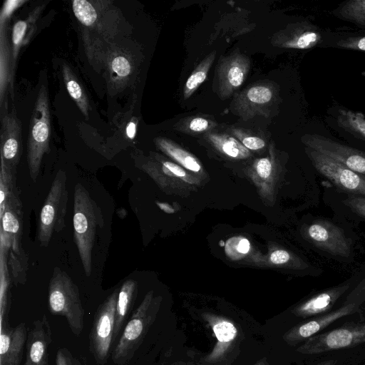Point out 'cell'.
Instances as JSON below:
<instances>
[{
  "instance_id": "obj_1",
  "label": "cell",
  "mask_w": 365,
  "mask_h": 365,
  "mask_svg": "<svg viewBox=\"0 0 365 365\" xmlns=\"http://www.w3.org/2000/svg\"><path fill=\"white\" fill-rule=\"evenodd\" d=\"M73 239L84 272L88 277L92 269V250L97 230L104 225L102 210L84 186L74 188Z\"/></svg>"
},
{
  "instance_id": "obj_29",
  "label": "cell",
  "mask_w": 365,
  "mask_h": 365,
  "mask_svg": "<svg viewBox=\"0 0 365 365\" xmlns=\"http://www.w3.org/2000/svg\"><path fill=\"white\" fill-rule=\"evenodd\" d=\"M333 13L341 19L365 26V0L346 1Z\"/></svg>"
},
{
  "instance_id": "obj_40",
  "label": "cell",
  "mask_w": 365,
  "mask_h": 365,
  "mask_svg": "<svg viewBox=\"0 0 365 365\" xmlns=\"http://www.w3.org/2000/svg\"><path fill=\"white\" fill-rule=\"evenodd\" d=\"M137 123L135 120H130L126 125L125 134L128 139L133 140L136 135Z\"/></svg>"
},
{
  "instance_id": "obj_11",
  "label": "cell",
  "mask_w": 365,
  "mask_h": 365,
  "mask_svg": "<svg viewBox=\"0 0 365 365\" xmlns=\"http://www.w3.org/2000/svg\"><path fill=\"white\" fill-rule=\"evenodd\" d=\"M307 235L317 247L332 255L348 257L351 255L349 240L339 227L330 221H314L308 227Z\"/></svg>"
},
{
  "instance_id": "obj_24",
  "label": "cell",
  "mask_w": 365,
  "mask_h": 365,
  "mask_svg": "<svg viewBox=\"0 0 365 365\" xmlns=\"http://www.w3.org/2000/svg\"><path fill=\"white\" fill-rule=\"evenodd\" d=\"M205 137L216 150L230 158L242 159L250 156L249 150L233 136L210 131Z\"/></svg>"
},
{
  "instance_id": "obj_35",
  "label": "cell",
  "mask_w": 365,
  "mask_h": 365,
  "mask_svg": "<svg viewBox=\"0 0 365 365\" xmlns=\"http://www.w3.org/2000/svg\"><path fill=\"white\" fill-rule=\"evenodd\" d=\"M339 47L365 51V36L349 37L337 43Z\"/></svg>"
},
{
  "instance_id": "obj_2",
  "label": "cell",
  "mask_w": 365,
  "mask_h": 365,
  "mask_svg": "<svg viewBox=\"0 0 365 365\" xmlns=\"http://www.w3.org/2000/svg\"><path fill=\"white\" fill-rule=\"evenodd\" d=\"M48 309L53 315L67 320L73 334L78 336L83 328L84 309L77 285L58 267H55L48 285Z\"/></svg>"
},
{
  "instance_id": "obj_14",
  "label": "cell",
  "mask_w": 365,
  "mask_h": 365,
  "mask_svg": "<svg viewBox=\"0 0 365 365\" xmlns=\"http://www.w3.org/2000/svg\"><path fill=\"white\" fill-rule=\"evenodd\" d=\"M21 153V126L15 112L1 117V161L15 173Z\"/></svg>"
},
{
  "instance_id": "obj_30",
  "label": "cell",
  "mask_w": 365,
  "mask_h": 365,
  "mask_svg": "<svg viewBox=\"0 0 365 365\" xmlns=\"http://www.w3.org/2000/svg\"><path fill=\"white\" fill-rule=\"evenodd\" d=\"M216 123L210 120L203 117H189L178 121L175 128L180 132L187 133H201L210 132Z\"/></svg>"
},
{
  "instance_id": "obj_36",
  "label": "cell",
  "mask_w": 365,
  "mask_h": 365,
  "mask_svg": "<svg viewBox=\"0 0 365 365\" xmlns=\"http://www.w3.org/2000/svg\"><path fill=\"white\" fill-rule=\"evenodd\" d=\"M255 169L257 175L262 178H267L270 176L272 170V164L268 158L259 159L255 164Z\"/></svg>"
},
{
  "instance_id": "obj_22",
  "label": "cell",
  "mask_w": 365,
  "mask_h": 365,
  "mask_svg": "<svg viewBox=\"0 0 365 365\" xmlns=\"http://www.w3.org/2000/svg\"><path fill=\"white\" fill-rule=\"evenodd\" d=\"M108 80L110 84L116 88L127 84L133 72L131 58L125 53L115 51L108 59Z\"/></svg>"
},
{
  "instance_id": "obj_33",
  "label": "cell",
  "mask_w": 365,
  "mask_h": 365,
  "mask_svg": "<svg viewBox=\"0 0 365 365\" xmlns=\"http://www.w3.org/2000/svg\"><path fill=\"white\" fill-rule=\"evenodd\" d=\"M26 2V0L5 1L0 11V26L6 25L13 13Z\"/></svg>"
},
{
  "instance_id": "obj_8",
  "label": "cell",
  "mask_w": 365,
  "mask_h": 365,
  "mask_svg": "<svg viewBox=\"0 0 365 365\" xmlns=\"http://www.w3.org/2000/svg\"><path fill=\"white\" fill-rule=\"evenodd\" d=\"M306 152L318 173L338 189L351 195L365 197V175L311 148H307Z\"/></svg>"
},
{
  "instance_id": "obj_9",
  "label": "cell",
  "mask_w": 365,
  "mask_h": 365,
  "mask_svg": "<svg viewBox=\"0 0 365 365\" xmlns=\"http://www.w3.org/2000/svg\"><path fill=\"white\" fill-rule=\"evenodd\" d=\"M277 89L272 83H259L246 88L234 98L232 110L245 120L256 115L267 117L277 99Z\"/></svg>"
},
{
  "instance_id": "obj_6",
  "label": "cell",
  "mask_w": 365,
  "mask_h": 365,
  "mask_svg": "<svg viewBox=\"0 0 365 365\" xmlns=\"http://www.w3.org/2000/svg\"><path fill=\"white\" fill-rule=\"evenodd\" d=\"M119 289H115L98 307L89 334V349L96 362L105 365L114 343L115 312Z\"/></svg>"
},
{
  "instance_id": "obj_12",
  "label": "cell",
  "mask_w": 365,
  "mask_h": 365,
  "mask_svg": "<svg viewBox=\"0 0 365 365\" xmlns=\"http://www.w3.org/2000/svg\"><path fill=\"white\" fill-rule=\"evenodd\" d=\"M250 68L248 56L238 50L219 61L217 66L219 96L228 98L244 83Z\"/></svg>"
},
{
  "instance_id": "obj_4",
  "label": "cell",
  "mask_w": 365,
  "mask_h": 365,
  "mask_svg": "<svg viewBox=\"0 0 365 365\" xmlns=\"http://www.w3.org/2000/svg\"><path fill=\"white\" fill-rule=\"evenodd\" d=\"M51 115L46 88L38 91L31 118L27 141V163L30 176L36 182L44 154L49 152Z\"/></svg>"
},
{
  "instance_id": "obj_41",
  "label": "cell",
  "mask_w": 365,
  "mask_h": 365,
  "mask_svg": "<svg viewBox=\"0 0 365 365\" xmlns=\"http://www.w3.org/2000/svg\"><path fill=\"white\" fill-rule=\"evenodd\" d=\"M237 251L241 254H246L250 250V242L248 240L243 238L237 244Z\"/></svg>"
},
{
  "instance_id": "obj_37",
  "label": "cell",
  "mask_w": 365,
  "mask_h": 365,
  "mask_svg": "<svg viewBox=\"0 0 365 365\" xmlns=\"http://www.w3.org/2000/svg\"><path fill=\"white\" fill-rule=\"evenodd\" d=\"M160 163L161 165L160 170L165 174H168V173H170L173 175L180 178L185 177L187 174L182 168L173 162L160 160Z\"/></svg>"
},
{
  "instance_id": "obj_45",
  "label": "cell",
  "mask_w": 365,
  "mask_h": 365,
  "mask_svg": "<svg viewBox=\"0 0 365 365\" xmlns=\"http://www.w3.org/2000/svg\"><path fill=\"white\" fill-rule=\"evenodd\" d=\"M74 365H81L78 361H77L76 359H74Z\"/></svg>"
},
{
  "instance_id": "obj_27",
  "label": "cell",
  "mask_w": 365,
  "mask_h": 365,
  "mask_svg": "<svg viewBox=\"0 0 365 365\" xmlns=\"http://www.w3.org/2000/svg\"><path fill=\"white\" fill-rule=\"evenodd\" d=\"M216 57V51L210 53L195 68L187 79L183 88V97L189 98L205 81Z\"/></svg>"
},
{
  "instance_id": "obj_23",
  "label": "cell",
  "mask_w": 365,
  "mask_h": 365,
  "mask_svg": "<svg viewBox=\"0 0 365 365\" xmlns=\"http://www.w3.org/2000/svg\"><path fill=\"white\" fill-rule=\"evenodd\" d=\"M11 48L6 35V25L0 26V104L2 106L8 86L13 87Z\"/></svg>"
},
{
  "instance_id": "obj_39",
  "label": "cell",
  "mask_w": 365,
  "mask_h": 365,
  "mask_svg": "<svg viewBox=\"0 0 365 365\" xmlns=\"http://www.w3.org/2000/svg\"><path fill=\"white\" fill-rule=\"evenodd\" d=\"M269 259L274 264H283L290 261L291 255L286 250H277L271 254Z\"/></svg>"
},
{
  "instance_id": "obj_42",
  "label": "cell",
  "mask_w": 365,
  "mask_h": 365,
  "mask_svg": "<svg viewBox=\"0 0 365 365\" xmlns=\"http://www.w3.org/2000/svg\"><path fill=\"white\" fill-rule=\"evenodd\" d=\"M156 205L159 207L160 210H162L166 213L172 214L175 212V210L173 209V207L168 203L156 202Z\"/></svg>"
},
{
  "instance_id": "obj_15",
  "label": "cell",
  "mask_w": 365,
  "mask_h": 365,
  "mask_svg": "<svg viewBox=\"0 0 365 365\" xmlns=\"http://www.w3.org/2000/svg\"><path fill=\"white\" fill-rule=\"evenodd\" d=\"M322 41L319 30L309 23H295L276 33L272 43L274 46L287 48L308 49Z\"/></svg>"
},
{
  "instance_id": "obj_18",
  "label": "cell",
  "mask_w": 365,
  "mask_h": 365,
  "mask_svg": "<svg viewBox=\"0 0 365 365\" xmlns=\"http://www.w3.org/2000/svg\"><path fill=\"white\" fill-rule=\"evenodd\" d=\"M354 310L355 305L354 304H346L336 310L296 325L284 334L283 339L287 344L295 345L314 336L333 322L351 314Z\"/></svg>"
},
{
  "instance_id": "obj_10",
  "label": "cell",
  "mask_w": 365,
  "mask_h": 365,
  "mask_svg": "<svg viewBox=\"0 0 365 365\" xmlns=\"http://www.w3.org/2000/svg\"><path fill=\"white\" fill-rule=\"evenodd\" d=\"M302 141L307 148L365 175V153L317 134H306Z\"/></svg>"
},
{
  "instance_id": "obj_5",
  "label": "cell",
  "mask_w": 365,
  "mask_h": 365,
  "mask_svg": "<svg viewBox=\"0 0 365 365\" xmlns=\"http://www.w3.org/2000/svg\"><path fill=\"white\" fill-rule=\"evenodd\" d=\"M66 173L60 170L56 175L40 212L37 237L41 246L47 247L54 232L65 227L68 192Z\"/></svg>"
},
{
  "instance_id": "obj_16",
  "label": "cell",
  "mask_w": 365,
  "mask_h": 365,
  "mask_svg": "<svg viewBox=\"0 0 365 365\" xmlns=\"http://www.w3.org/2000/svg\"><path fill=\"white\" fill-rule=\"evenodd\" d=\"M0 365H20L27 331L24 322L12 328L7 320L1 321Z\"/></svg>"
},
{
  "instance_id": "obj_19",
  "label": "cell",
  "mask_w": 365,
  "mask_h": 365,
  "mask_svg": "<svg viewBox=\"0 0 365 365\" xmlns=\"http://www.w3.org/2000/svg\"><path fill=\"white\" fill-rule=\"evenodd\" d=\"M349 287V284H341L320 292L298 305L292 313L297 317L307 318L326 312L331 309Z\"/></svg>"
},
{
  "instance_id": "obj_7",
  "label": "cell",
  "mask_w": 365,
  "mask_h": 365,
  "mask_svg": "<svg viewBox=\"0 0 365 365\" xmlns=\"http://www.w3.org/2000/svg\"><path fill=\"white\" fill-rule=\"evenodd\" d=\"M365 343V323L349 322L341 327L314 335L297 349L306 354L351 348Z\"/></svg>"
},
{
  "instance_id": "obj_31",
  "label": "cell",
  "mask_w": 365,
  "mask_h": 365,
  "mask_svg": "<svg viewBox=\"0 0 365 365\" xmlns=\"http://www.w3.org/2000/svg\"><path fill=\"white\" fill-rule=\"evenodd\" d=\"M0 173V219L4 215L6 208V202L9 195L13 192V173L5 164L1 161Z\"/></svg>"
},
{
  "instance_id": "obj_3",
  "label": "cell",
  "mask_w": 365,
  "mask_h": 365,
  "mask_svg": "<svg viewBox=\"0 0 365 365\" xmlns=\"http://www.w3.org/2000/svg\"><path fill=\"white\" fill-rule=\"evenodd\" d=\"M158 308L153 292H148L133 313L112 351V361L115 365H125L133 359L155 321Z\"/></svg>"
},
{
  "instance_id": "obj_28",
  "label": "cell",
  "mask_w": 365,
  "mask_h": 365,
  "mask_svg": "<svg viewBox=\"0 0 365 365\" xmlns=\"http://www.w3.org/2000/svg\"><path fill=\"white\" fill-rule=\"evenodd\" d=\"M337 123L346 132L365 141V118L362 113L340 109Z\"/></svg>"
},
{
  "instance_id": "obj_21",
  "label": "cell",
  "mask_w": 365,
  "mask_h": 365,
  "mask_svg": "<svg viewBox=\"0 0 365 365\" xmlns=\"http://www.w3.org/2000/svg\"><path fill=\"white\" fill-rule=\"evenodd\" d=\"M137 293L138 282L131 279L123 282L119 289L115 312L114 342L133 307Z\"/></svg>"
},
{
  "instance_id": "obj_38",
  "label": "cell",
  "mask_w": 365,
  "mask_h": 365,
  "mask_svg": "<svg viewBox=\"0 0 365 365\" xmlns=\"http://www.w3.org/2000/svg\"><path fill=\"white\" fill-rule=\"evenodd\" d=\"M74 358L66 348H61L56 355L55 365H74Z\"/></svg>"
},
{
  "instance_id": "obj_34",
  "label": "cell",
  "mask_w": 365,
  "mask_h": 365,
  "mask_svg": "<svg viewBox=\"0 0 365 365\" xmlns=\"http://www.w3.org/2000/svg\"><path fill=\"white\" fill-rule=\"evenodd\" d=\"M343 203L352 212L365 218V197L349 195Z\"/></svg>"
},
{
  "instance_id": "obj_43",
  "label": "cell",
  "mask_w": 365,
  "mask_h": 365,
  "mask_svg": "<svg viewBox=\"0 0 365 365\" xmlns=\"http://www.w3.org/2000/svg\"><path fill=\"white\" fill-rule=\"evenodd\" d=\"M336 363V360L329 359L327 361H322L316 365H335Z\"/></svg>"
},
{
  "instance_id": "obj_26",
  "label": "cell",
  "mask_w": 365,
  "mask_h": 365,
  "mask_svg": "<svg viewBox=\"0 0 365 365\" xmlns=\"http://www.w3.org/2000/svg\"><path fill=\"white\" fill-rule=\"evenodd\" d=\"M62 76L69 95L82 114L88 118L90 106L87 94L70 66L65 63L62 64Z\"/></svg>"
},
{
  "instance_id": "obj_25",
  "label": "cell",
  "mask_w": 365,
  "mask_h": 365,
  "mask_svg": "<svg viewBox=\"0 0 365 365\" xmlns=\"http://www.w3.org/2000/svg\"><path fill=\"white\" fill-rule=\"evenodd\" d=\"M155 143L161 151L186 169L195 173L201 170V165L197 158L175 142L164 138H157Z\"/></svg>"
},
{
  "instance_id": "obj_13",
  "label": "cell",
  "mask_w": 365,
  "mask_h": 365,
  "mask_svg": "<svg viewBox=\"0 0 365 365\" xmlns=\"http://www.w3.org/2000/svg\"><path fill=\"white\" fill-rule=\"evenodd\" d=\"M52 343V331L48 317L33 322L27 334L24 365H50L48 349Z\"/></svg>"
},
{
  "instance_id": "obj_32",
  "label": "cell",
  "mask_w": 365,
  "mask_h": 365,
  "mask_svg": "<svg viewBox=\"0 0 365 365\" xmlns=\"http://www.w3.org/2000/svg\"><path fill=\"white\" fill-rule=\"evenodd\" d=\"M231 133L247 149L257 150L265 146V141L256 135H252L246 132L244 129L234 128L231 129Z\"/></svg>"
},
{
  "instance_id": "obj_20",
  "label": "cell",
  "mask_w": 365,
  "mask_h": 365,
  "mask_svg": "<svg viewBox=\"0 0 365 365\" xmlns=\"http://www.w3.org/2000/svg\"><path fill=\"white\" fill-rule=\"evenodd\" d=\"M43 7V5L37 6L26 19L17 21L13 26L11 46L13 76H14L19 52L22 46L28 43L33 35L36 29L37 19Z\"/></svg>"
},
{
  "instance_id": "obj_44",
  "label": "cell",
  "mask_w": 365,
  "mask_h": 365,
  "mask_svg": "<svg viewBox=\"0 0 365 365\" xmlns=\"http://www.w3.org/2000/svg\"><path fill=\"white\" fill-rule=\"evenodd\" d=\"M254 365H269L266 358H263L256 362Z\"/></svg>"
},
{
  "instance_id": "obj_17",
  "label": "cell",
  "mask_w": 365,
  "mask_h": 365,
  "mask_svg": "<svg viewBox=\"0 0 365 365\" xmlns=\"http://www.w3.org/2000/svg\"><path fill=\"white\" fill-rule=\"evenodd\" d=\"M204 319L211 327L217 339V343L206 357L208 363H217L225 358L236 341L238 330L230 320L211 313H205Z\"/></svg>"
}]
</instances>
